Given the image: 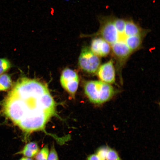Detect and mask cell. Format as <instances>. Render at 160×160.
I'll return each mask as SVG.
<instances>
[{"label": "cell", "mask_w": 160, "mask_h": 160, "mask_svg": "<svg viewBox=\"0 0 160 160\" xmlns=\"http://www.w3.org/2000/svg\"><path fill=\"white\" fill-rule=\"evenodd\" d=\"M84 89L90 101L97 104L107 102L115 93L114 89L111 84L100 80L87 81L84 84Z\"/></svg>", "instance_id": "cell-3"}, {"label": "cell", "mask_w": 160, "mask_h": 160, "mask_svg": "<svg viewBox=\"0 0 160 160\" xmlns=\"http://www.w3.org/2000/svg\"><path fill=\"white\" fill-rule=\"evenodd\" d=\"M55 108L47 85L25 77L17 81L3 103L5 115L27 134L44 130Z\"/></svg>", "instance_id": "cell-1"}, {"label": "cell", "mask_w": 160, "mask_h": 160, "mask_svg": "<svg viewBox=\"0 0 160 160\" xmlns=\"http://www.w3.org/2000/svg\"><path fill=\"white\" fill-rule=\"evenodd\" d=\"M10 76L7 74L0 75V91H5L9 89L12 85Z\"/></svg>", "instance_id": "cell-9"}, {"label": "cell", "mask_w": 160, "mask_h": 160, "mask_svg": "<svg viewBox=\"0 0 160 160\" xmlns=\"http://www.w3.org/2000/svg\"><path fill=\"white\" fill-rule=\"evenodd\" d=\"M105 160H121V159L116 151L108 147Z\"/></svg>", "instance_id": "cell-11"}, {"label": "cell", "mask_w": 160, "mask_h": 160, "mask_svg": "<svg viewBox=\"0 0 160 160\" xmlns=\"http://www.w3.org/2000/svg\"><path fill=\"white\" fill-rule=\"evenodd\" d=\"M79 81L78 75L75 71L69 68L62 71L60 78L61 85L72 96H74L76 93Z\"/></svg>", "instance_id": "cell-5"}, {"label": "cell", "mask_w": 160, "mask_h": 160, "mask_svg": "<svg viewBox=\"0 0 160 160\" xmlns=\"http://www.w3.org/2000/svg\"><path fill=\"white\" fill-rule=\"evenodd\" d=\"M19 160H33L31 158H29V157L24 156V157L21 158Z\"/></svg>", "instance_id": "cell-16"}, {"label": "cell", "mask_w": 160, "mask_h": 160, "mask_svg": "<svg viewBox=\"0 0 160 160\" xmlns=\"http://www.w3.org/2000/svg\"><path fill=\"white\" fill-rule=\"evenodd\" d=\"M108 148V147L106 146L100 147L96 150V153L102 160H105Z\"/></svg>", "instance_id": "cell-13"}, {"label": "cell", "mask_w": 160, "mask_h": 160, "mask_svg": "<svg viewBox=\"0 0 160 160\" xmlns=\"http://www.w3.org/2000/svg\"><path fill=\"white\" fill-rule=\"evenodd\" d=\"M90 49L94 54L99 57L107 56L110 54L111 50L109 44L100 37L95 38L92 40Z\"/></svg>", "instance_id": "cell-7"}, {"label": "cell", "mask_w": 160, "mask_h": 160, "mask_svg": "<svg viewBox=\"0 0 160 160\" xmlns=\"http://www.w3.org/2000/svg\"><path fill=\"white\" fill-rule=\"evenodd\" d=\"M115 71L113 60L111 59L100 65L96 73L100 81L111 84L115 82Z\"/></svg>", "instance_id": "cell-6"}, {"label": "cell", "mask_w": 160, "mask_h": 160, "mask_svg": "<svg viewBox=\"0 0 160 160\" xmlns=\"http://www.w3.org/2000/svg\"><path fill=\"white\" fill-rule=\"evenodd\" d=\"M87 160H102L96 153L89 155L87 158Z\"/></svg>", "instance_id": "cell-15"}, {"label": "cell", "mask_w": 160, "mask_h": 160, "mask_svg": "<svg viewBox=\"0 0 160 160\" xmlns=\"http://www.w3.org/2000/svg\"><path fill=\"white\" fill-rule=\"evenodd\" d=\"M47 160H59L57 153L54 145L51 147Z\"/></svg>", "instance_id": "cell-14"}, {"label": "cell", "mask_w": 160, "mask_h": 160, "mask_svg": "<svg viewBox=\"0 0 160 160\" xmlns=\"http://www.w3.org/2000/svg\"><path fill=\"white\" fill-rule=\"evenodd\" d=\"M39 151V147L37 143L31 142L26 144L22 150L15 154H22L24 156L32 158L35 156Z\"/></svg>", "instance_id": "cell-8"}, {"label": "cell", "mask_w": 160, "mask_h": 160, "mask_svg": "<svg viewBox=\"0 0 160 160\" xmlns=\"http://www.w3.org/2000/svg\"><path fill=\"white\" fill-rule=\"evenodd\" d=\"M11 67V63L7 60L0 58V75L8 70Z\"/></svg>", "instance_id": "cell-12"}, {"label": "cell", "mask_w": 160, "mask_h": 160, "mask_svg": "<svg viewBox=\"0 0 160 160\" xmlns=\"http://www.w3.org/2000/svg\"><path fill=\"white\" fill-rule=\"evenodd\" d=\"M49 153L48 146L46 145L35 156V160H47Z\"/></svg>", "instance_id": "cell-10"}, {"label": "cell", "mask_w": 160, "mask_h": 160, "mask_svg": "<svg viewBox=\"0 0 160 160\" xmlns=\"http://www.w3.org/2000/svg\"><path fill=\"white\" fill-rule=\"evenodd\" d=\"M99 57L94 54L90 48L85 47L82 49L79 59V64L81 69L87 73L95 74L100 66Z\"/></svg>", "instance_id": "cell-4"}, {"label": "cell", "mask_w": 160, "mask_h": 160, "mask_svg": "<svg viewBox=\"0 0 160 160\" xmlns=\"http://www.w3.org/2000/svg\"><path fill=\"white\" fill-rule=\"evenodd\" d=\"M99 20L100 28L95 35L110 45L117 71L121 76L124 65L131 55L141 47L149 30L131 19L110 16L100 17Z\"/></svg>", "instance_id": "cell-2"}]
</instances>
